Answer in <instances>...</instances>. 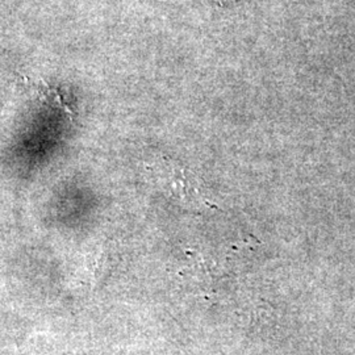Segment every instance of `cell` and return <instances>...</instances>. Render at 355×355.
Returning a JSON list of instances; mask_svg holds the SVG:
<instances>
[{
    "label": "cell",
    "mask_w": 355,
    "mask_h": 355,
    "mask_svg": "<svg viewBox=\"0 0 355 355\" xmlns=\"http://www.w3.org/2000/svg\"><path fill=\"white\" fill-rule=\"evenodd\" d=\"M32 87L36 89L41 101L51 104L53 107H57L60 110H64V112H67L69 114H73L71 110L64 104V98L60 95V92L57 89L49 87L46 82H44V80L32 82Z\"/></svg>",
    "instance_id": "obj_1"
}]
</instances>
